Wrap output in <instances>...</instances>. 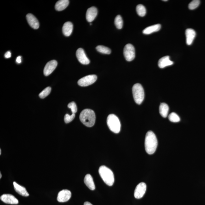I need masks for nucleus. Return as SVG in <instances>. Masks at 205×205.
<instances>
[{"label": "nucleus", "mask_w": 205, "mask_h": 205, "mask_svg": "<svg viewBox=\"0 0 205 205\" xmlns=\"http://www.w3.org/2000/svg\"><path fill=\"white\" fill-rule=\"evenodd\" d=\"M158 145L157 138L154 132L149 131L146 133L145 137V151L149 155L153 154L156 151Z\"/></svg>", "instance_id": "f257e3e1"}, {"label": "nucleus", "mask_w": 205, "mask_h": 205, "mask_svg": "<svg viewBox=\"0 0 205 205\" xmlns=\"http://www.w3.org/2000/svg\"><path fill=\"white\" fill-rule=\"evenodd\" d=\"M80 119L85 125L87 127H92L95 123V113L93 110L90 109H85L81 112Z\"/></svg>", "instance_id": "f03ea898"}, {"label": "nucleus", "mask_w": 205, "mask_h": 205, "mask_svg": "<svg viewBox=\"0 0 205 205\" xmlns=\"http://www.w3.org/2000/svg\"><path fill=\"white\" fill-rule=\"evenodd\" d=\"M99 174L101 178L108 186H111L114 182V177L111 170L105 166H101L99 169Z\"/></svg>", "instance_id": "7ed1b4c3"}, {"label": "nucleus", "mask_w": 205, "mask_h": 205, "mask_svg": "<svg viewBox=\"0 0 205 205\" xmlns=\"http://www.w3.org/2000/svg\"><path fill=\"white\" fill-rule=\"evenodd\" d=\"M108 127L111 131L115 133H119L121 124L118 117L113 114L109 115L107 119Z\"/></svg>", "instance_id": "20e7f679"}, {"label": "nucleus", "mask_w": 205, "mask_h": 205, "mask_svg": "<svg viewBox=\"0 0 205 205\" xmlns=\"http://www.w3.org/2000/svg\"><path fill=\"white\" fill-rule=\"evenodd\" d=\"M132 92L134 101L138 105H141L144 98V92L142 86L140 84H136L132 88Z\"/></svg>", "instance_id": "39448f33"}, {"label": "nucleus", "mask_w": 205, "mask_h": 205, "mask_svg": "<svg viewBox=\"0 0 205 205\" xmlns=\"http://www.w3.org/2000/svg\"><path fill=\"white\" fill-rule=\"evenodd\" d=\"M123 54L127 61H131L135 57V51L134 47L131 44H128L125 46L123 49Z\"/></svg>", "instance_id": "423d86ee"}, {"label": "nucleus", "mask_w": 205, "mask_h": 205, "mask_svg": "<svg viewBox=\"0 0 205 205\" xmlns=\"http://www.w3.org/2000/svg\"><path fill=\"white\" fill-rule=\"evenodd\" d=\"M97 76L95 75H89L82 77L78 81L79 85L82 87L87 86L93 84L96 81Z\"/></svg>", "instance_id": "0eeeda50"}, {"label": "nucleus", "mask_w": 205, "mask_h": 205, "mask_svg": "<svg viewBox=\"0 0 205 205\" xmlns=\"http://www.w3.org/2000/svg\"><path fill=\"white\" fill-rule=\"evenodd\" d=\"M146 185L145 183L141 182L138 184L134 190V197L136 199L143 197L146 191Z\"/></svg>", "instance_id": "6e6552de"}, {"label": "nucleus", "mask_w": 205, "mask_h": 205, "mask_svg": "<svg viewBox=\"0 0 205 205\" xmlns=\"http://www.w3.org/2000/svg\"><path fill=\"white\" fill-rule=\"evenodd\" d=\"M76 56L78 61L84 65H87L90 63L89 59L87 58L83 49L79 48L76 52Z\"/></svg>", "instance_id": "1a4fd4ad"}, {"label": "nucleus", "mask_w": 205, "mask_h": 205, "mask_svg": "<svg viewBox=\"0 0 205 205\" xmlns=\"http://www.w3.org/2000/svg\"><path fill=\"white\" fill-rule=\"evenodd\" d=\"M71 196V191L68 190H63L58 193L57 200L60 202H67L70 200Z\"/></svg>", "instance_id": "9d476101"}, {"label": "nucleus", "mask_w": 205, "mask_h": 205, "mask_svg": "<svg viewBox=\"0 0 205 205\" xmlns=\"http://www.w3.org/2000/svg\"><path fill=\"white\" fill-rule=\"evenodd\" d=\"M58 65L55 60H52L47 63L44 69V74L46 76L49 75L54 71Z\"/></svg>", "instance_id": "9b49d317"}, {"label": "nucleus", "mask_w": 205, "mask_h": 205, "mask_svg": "<svg viewBox=\"0 0 205 205\" xmlns=\"http://www.w3.org/2000/svg\"><path fill=\"white\" fill-rule=\"evenodd\" d=\"M0 199L3 202L8 204H17L19 202L17 199L11 194H3Z\"/></svg>", "instance_id": "f8f14e48"}, {"label": "nucleus", "mask_w": 205, "mask_h": 205, "mask_svg": "<svg viewBox=\"0 0 205 205\" xmlns=\"http://www.w3.org/2000/svg\"><path fill=\"white\" fill-rule=\"evenodd\" d=\"M98 10L95 7H91L87 10L86 14V18L87 21L91 23L95 19L97 14Z\"/></svg>", "instance_id": "ddd939ff"}, {"label": "nucleus", "mask_w": 205, "mask_h": 205, "mask_svg": "<svg viewBox=\"0 0 205 205\" xmlns=\"http://www.w3.org/2000/svg\"><path fill=\"white\" fill-rule=\"evenodd\" d=\"M27 20L28 23L32 28L37 29L39 27V23L37 18L31 13H29L26 15Z\"/></svg>", "instance_id": "4468645a"}, {"label": "nucleus", "mask_w": 205, "mask_h": 205, "mask_svg": "<svg viewBox=\"0 0 205 205\" xmlns=\"http://www.w3.org/2000/svg\"><path fill=\"white\" fill-rule=\"evenodd\" d=\"M185 35L186 37V43L187 45H190L192 44L193 41L196 34L195 31L192 29H188L185 31Z\"/></svg>", "instance_id": "2eb2a0df"}, {"label": "nucleus", "mask_w": 205, "mask_h": 205, "mask_svg": "<svg viewBox=\"0 0 205 205\" xmlns=\"http://www.w3.org/2000/svg\"><path fill=\"white\" fill-rule=\"evenodd\" d=\"M174 64L170 59L169 56H165L161 58L159 60L158 65L160 68L163 69L166 67L170 66Z\"/></svg>", "instance_id": "dca6fc26"}, {"label": "nucleus", "mask_w": 205, "mask_h": 205, "mask_svg": "<svg viewBox=\"0 0 205 205\" xmlns=\"http://www.w3.org/2000/svg\"><path fill=\"white\" fill-rule=\"evenodd\" d=\"M13 186H14V190L19 195L21 196L27 197L29 196V194L27 192L26 189L24 186L19 185L15 182H13Z\"/></svg>", "instance_id": "f3484780"}, {"label": "nucleus", "mask_w": 205, "mask_h": 205, "mask_svg": "<svg viewBox=\"0 0 205 205\" xmlns=\"http://www.w3.org/2000/svg\"><path fill=\"white\" fill-rule=\"evenodd\" d=\"M73 29V25L70 22H67L64 23L62 27L63 33L64 36L68 37L72 33Z\"/></svg>", "instance_id": "a211bd4d"}, {"label": "nucleus", "mask_w": 205, "mask_h": 205, "mask_svg": "<svg viewBox=\"0 0 205 205\" xmlns=\"http://www.w3.org/2000/svg\"><path fill=\"white\" fill-rule=\"evenodd\" d=\"M84 182L86 186L91 190H94L95 189L93 177L90 174L86 175L84 179Z\"/></svg>", "instance_id": "6ab92c4d"}, {"label": "nucleus", "mask_w": 205, "mask_h": 205, "mask_svg": "<svg viewBox=\"0 0 205 205\" xmlns=\"http://www.w3.org/2000/svg\"><path fill=\"white\" fill-rule=\"evenodd\" d=\"M161 25L160 24L151 25L146 28L143 31V33L145 35L150 34L153 33L158 31L160 29Z\"/></svg>", "instance_id": "aec40b11"}, {"label": "nucleus", "mask_w": 205, "mask_h": 205, "mask_svg": "<svg viewBox=\"0 0 205 205\" xmlns=\"http://www.w3.org/2000/svg\"><path fill=\"white\" fill-rule=\"evenodd\" d=\"M69 1L68 0H60L56 3L55 8L58 11H61L65 9L69 5Z\"/></svg>", "instance_id": "412c9836"}, {"label": "nucleus", "mask_w": 205, "mask_h": 205, "mask_svg": "<svg viewBox=\"0 0 205 205\" xmlns=\"http://www.w3.org/2000/svg\"><path fill=\"white\" fill-rule=\"evenodd\" d=\"M169 108L165 103H162L159 107V112L162 117L166 118L168 116Z\"/></svg>", "instance_id": "4be33fe9"}, {"label": "nucleus", "mask_w": 205, "mask_h": 205, "mask_svg": "<svg viewBox=\"0 0 205 205\" xmlns=\"http://www.w3.org/2000/svg\"><path fill=\"white\" fill-rule=\"evenodd\" d=\"M96 49L99 53L104 54H111V50L110 48L104 46H98Z\"/></svg>", "instance_id": "5701e85b"}, {"label": "nucleus", "mask_w": 205, "mask_h": 205, "mask_svg": "<svg viewBox=\"0 0 205 205\" xmlns=\"http://www.w3.org/2000/svg\"><path fill=\"white\" fill-rule=\"evenodd\" d=\"M136 10L137 13L139 16L143 17L146 14V9L143 5H138L136 7Z\"/></svg>", "instance_id": "b1692460"}, {"label": "nucleus", "mask_w": 205, "mask_h": 205, "mask_svg": "<svg viewBox=\"0 0 205 205\" xmlns=\"http://www.w3.org/2000/svg\"><path fill=\"white\" fill-rule=\"evenodd\" d=\"M114 23L117 29H120L122 28L123 25V21L121 15H118L116 16L115 19Z\"/></svg>", "instance_id": "393cba45"}, {"label": "nucleus", "mask_w": 205, "mask_h": 205, "mask_svg": "<svg viewBox=\"0 0 205 205\" xmlns=\"http://www.w3.org/2000/svg\"><path fill=\"white\" fill-rule=\"evenodd\" d=\"M51 88L48 87L44 89L43 91L39 95V96L41 99H43L48 96L50 94L51 91Z\"/></svg>", "instance_id": "a878e982"}, {"label": "nucleus", "mask_w": 205, "mask_h": 205, "mask_svg": "<svg viewBox=\"0 0 205 205\" xmlns=\"http://www.w3.org/2000/svg\"><path fill=\"white\" fill-rule=\"evenodd\" d=\"M169 119L173 122H178L180 121V118L177 114L175 112H172L169 116Z\"/></svg>", "instance_id": "bb28decb"}, {"label": "nucleus", "mask_w": 205, "mask_h": 205, "mask_svg": "<svg viewBox=\"0 0 205 205\" xmlns=\"http://www.w3.org/2000/svg\"><path fill=\"white\" fill-rule=\"evenodd\" d=\"M200 1L199 0H194L191 1L189 5V8L190 10H194L197 8L200 5Z\"/></svg>", "instance_id": "cd10ccee"}, {"label": "nucleus", "mask_w": 205, "mask_h": 205, "mask_svg": "<svg viewBox=\"0 0 205 205\" xmlns=\"http://www.w3.org/2000/svg\"><path fill=\"white\" fill-rule=\"evenodd\" d=\"M75 117V114H72L71 115L66 114L64 116V120L65 123H68L71 122L74 119Z\"/></svg>", "instance_id": "c85d7f7f"}, {"label": "nucleus", "mask_w": 205, "mask_h": 205, "mask_svg": "<svg viewBox=\"0 0 205 205\" xmlns=\"http://www.w3.org/2000/svg\"><path fill=\"white\" fill-rule=\"evenodd\" d=\"M68 107L71 110L72 114H75L77 111V107L74 102H71L68 104Z\"/></svg>", "instance_id": "c756f323"}, {"label": "nucleus", "mask_w": 205, "mask_h": 205, "mask_svg": "<svg viewBox=\"0 0 205 205\" xmlns=\"http://www.w3.org/2000/svg\"><path fill=\"white\" fill-rule=\"evenodd\" d=\"M11 56V53L10 51H8L6 52L5 54V57L6 58H10Z\"/></svg>", "instance_id": "7c9ffc66"}, {"label": "nucleus", "mask_w": 205, "mask_h": 205, "mask_svg": "<svg viewBox=\"0 0 205 205\" xmlns=\"http://www.w3.org/2000/svg\"><path fill=\"white\" fill-rule=\"evenodd\" d=\"M16 62L19 64H20V63L21 62V56H19L18 57V58H16Z\"/></svg>", "instance_id": "2f4dec72"}, {"label": "nucleus", "mask_w": 205, "mask_h": 205, "mask_svg": "<svg viewBox=\"0 0 205 205\" xmlns=\"http://www.w3.org/2000/svg\"><path fill=\"white\" fill-rule=\"evenodd\" d=\"M84 205H93L90 203V202H84Z\"/></svg>", "instance_id": "473e14b6"}, {"label": "nucleus", "mask_w": 205, "mask_h": 205, "mask_svg": "<svg viewBox=\"0 0 205 205\" xmlns=\"http://www.w3.org/2000/svg\"><path fill=\"white\" fill-rule=\"evenodd\" d=\"M2 174H1V173H0V179H1V178H2Z\"/></svg>", "instance_id": "72a5a7b5"}, {"label": "nucleus", "mask_w": 205, "mask_h": 205, "mask_svg": "<svg viewBox=\"0 0 205 205\" xmlns=\"http://www.w3.org/2000/svg\"><path fill=\"white\" fill-rule=\"evenodd\" d=\"M1 149H0V155H1Z\"/></svg>", "instance_id": "f704fd0d"}, {"label": "nucleus", "mask_w": 205, "mask_h": 205, "mask_svg": "<svg viewBox=\"0 0 205 205\" xmlns=\"http://www.w3.org/2000/svg\"><path fill=\"white\" fill-rule=\"evenodd\" d=\"M168 1V0H163V1Z\"/></svg>", "instance_id": "c9c22d12"}]
</instances>
